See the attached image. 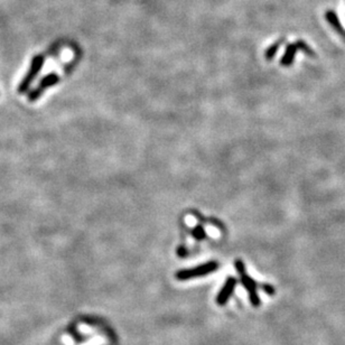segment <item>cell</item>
Segmentation results:
<instances>
[{"mask_svg": "<svg viewBox=\"0 0 345 345\" xmlns=\"http://www.w3.org/2000/svg\"><path fill=\"white\" fill-rule=\"evenodd\" d=\"M43 64H44V58L42 56V55H36V56L33 59L28 72L26 73V75H25L24 79L20 81V83L18 85L17 91L19 94H24L27 92L30 84L33 83V81L36 79L38 73L40 72V70H42Z\"/></svg>", "mask_w": 345, "mask_h": 345, "instance_id": "cell-1", "label": "cell"}, {"mask_svg": "<svg viewBox=\"0 0 345 345\" xmlns=\"http://www.w3.org/2000/svg\"><path fill=\"white\" fill-rule=\"evenodd\" d=\"M217 267H219V265H217L215 261H210V262L204 263V265L197 266L195 268L180 270L176 273V278L179 279V280H189V279H192V278L202 277V276H205V275H209V273L214 272L217 269Z\"/></svg>", "mask_w": 345, "mask_h": 345, "instance_id": "cell-2", "label": "cell"}, {"mask_svg": "<svg viewBox=\"0 0 345 345\" xmlns=\"http://www.w3.org/2000/svg\"><path fill=\"white\" fill-rule=\"evenodd\" d=\"M235 266L237 268L238 272H239V275L241 276L243 286L247 288L248 293H249L251 304H252L253 306H258L259 304H260V301H259L258 294L256 292V282H255V280H253V279H251L249 276L247 275L246 266H245V263H243L241 260H237L235 262Z\"/></svg>", "mask_w": 345, "mask_h": 345, "instance_id": "cell-3", "label": "cell"}, {"mask_svg": "<svg viewBox=\"0 0 345 345\" xmlns=\"http://www.w3.org/2000/svg\"><path fill=\"white\" fill-rule=\"evenodd\" d=\"M59 81H60V77L58 73H50L46 75V77H44L42 80H40V82L38 83L36 88L33 89L28 93L27 99L29 102H35V101H37L40 96H42L45 90L50 88V86L55 85L59 82Z\"/></svg>", "mask_w": 345, "mask_h": 345, "instance_id": "cell-4", "label": "cell"}, {"mask_svg": "<svg viewBox=\"0 0 345 345\" xmlns=\"http://www.w3.org/2000/svg\"><path fill=\"white\" fill-rule=\"evenodd\" d=\"M236 285H237V280L235 278L229 277L226 279L224 286L222 287L220 294L216 297L217 304H220V305H224V304L229 301V298L232 295L233 291H235Z\"/></svg>", "mask_w": 345, "mask_h": 345, "instance_id": "cell-5", "label": "cell"}, {"mask_svg": "<svg viewBox=\"0 0 345 345\" xmlns=\"http://www.w3.org/2000/svg\"><path fill=\"white\" fill-rule=\"evenodd\" d=\"M325 17H326V20L328 22V24L332 26V28L335 30L339 36H341L345 40V29L342 26L341 22H339L337 15L334 13L333 10H327L326 14H325Z\"/></svg>", "mask_w": 345, "mask_h": 345, "instance_id": "cell-6", "label": "cell"}, {"mask_svg": "<svg viewBox=\"0 0 345 345\" xmlns=\"http://www.w3.org/2000/svg\"><path fill=\"white\" fill-rule=\"evenodd\" d=\"M297 50H299L297 43L288 45L287 48H286V52H285V54H283V56L280 61L283 67H289V65L293 63V61H294V59H295V55H296Z\"/></svg>", "mask_w": 345, "mask_h": 345, "instance_id": "cell-7", "label": "cell"}, {"mask_svg": "<svg viewBox=\"0 0 345 345\" xmlns=\"http://www.w3.org/2000/svg\"><path fill=\"white\" fill-rule=\"evenodd\" d=\"M283 42H285V38L279 39V40H277V42H276L275 44L271 45V46L267 49V52H266V59H267L268 61H270V60L273 59V56H275V54L277 53V50H278L279 46H280V45H281Z\"/></svg>", "mask_w": 345, "mask_h": 345, "instance_id": "cell-8", "label": "cell"}, {"mask_svg": "<svg viewBox=\"0 0 345 345\" xmlns=\"http://www.w3.org/2000/svg\"><path fill=\"white\" fill-rule=\"evenodd\" d=\"M192 236L194 239H196L197 241H202L204 240L206 238V232L205 229L203 227L202 225H196L194 229L192 230Z\"/></svg>", "mask_w": 345, "mask_h": 345, "instance_id": "cell-9", "label": "cell"}, {"mask_svg": "<svg viewBox=\"0 0 345 345\" xmlns=\"http://www.w3.org/2000/svg\"><path fill=\"white\" fill-rule=\"evenodd\" d=\"M297 45H298V49L299 50H303L304 53H306L307 55H309V56H312V58H315V52L308 46V45L305 43V42H303V40H298V42H296Z\"/></svg>", "mask_w": 345, "mask_h": 345, "instance_id": "cell-10", "label": "cell"}]
</instances>
